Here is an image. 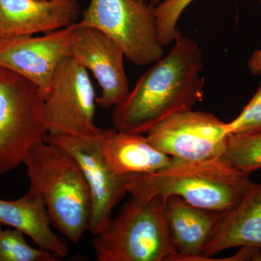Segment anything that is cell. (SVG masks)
Masks as SVG:
<instances>
[{
	"label": "cell",
	"mask_w": 261,
	"mask_h": 261,
	"mask_svg": "<svg viewBox=\"0 0 261 261\" xmlns=\"http://www.w3.org/2000/svg\"><path fill=\"white\" fill-rule=\"evenodd\" d=\"M229 135L226 123L211 113L192 110L168 117L146 133L156 148L184 161L221 158Z\"/></svg>",
	"instance_id": "cell-9"
},
{
	"label": "cell",
	"mask_w": 261,
	"mask_h": 261,
	"mask_svg": "<svg viewBox=\"0 0 261 261\" xmlns=\"http://www.w3.org/2000/svg\"><path fill=\"white\" fill-rule=\"evenodd\" d=\"M195 0H164L155 8L156 28L160 42L164 47L181 35L177 24L183 12Z\"/></svg>",
	"instance_id": "cell-19"
},
{
	"label": "cell",
	"mask_w": 261,
	"mask_h": 261,
	"mask_svg": "<svg viewBox=\"0 0 261 261\" xmlns=\"http://www.w3.org/2000/svg\"><path fill=\"white\" fill-rule=\"evenodd\" d=\"M108 130L101 129L94 135H48L46 140L64 149L80 165L90 191L88 231L93 236L106 227L113 209L128 193L126 178L113 172L103 156L102 141Z\"/></svg>",
	"instance_id": "cell-8"
},
{
	"label": "cell",
	"mask_w": 261,
	"mask_h": 261,
	"mask_svg": "<svg viewBox=\"0 0 261 261\" xmlns=\"http://www.w3.org/2000/svg\"><path fill=\"white\" fill-rule=\"evenodd\" d=\"M127 192L147 201L157 196H178L195 207L226 213L238 205L252 185L250 175L225 163L221 158L202 161L173 159L166 168L125 177Z\"/></svg>",
	"instance_id": "cell-2"
},
{
	"label": "cell",
	"mask_w": 261,
	"mask_h": 261,
	"mask_svg": "<svg viewBox=\"0 0 261 261\" xmlns=\"http://www.w3.org/2000/svg\"><path fill=\"white\" fill-rule=\"evenodd\" d=\"M44 94L37 85L0 68V175L13 171L49 133Z\"/></svg>",
	"instance_id": "cell-5"
},
{
	"label": "cell",
	"mask_w": 261,
	"mask_h": 261,
	"mask_svg": "<svg viewBox=\"0 0 261 261\" xmlns=\"http://www.w3.org/2000/svg\"><path fill=\"white\" fill-rule=\"evenodd\" d=\"M247 66L252 75H261V48L253 51L249 58Z\"/></svg>",
	"instance_id": "cell-21"
},
{
	"label": "cell",
	"mask_w": 261,
	"mask_h": 261,
	"mask_svg": "<svg viewBox=\"0 0 261 261\" xmlns=\"http://www.w3.org/2000/svg\"><path fill=\"white\" fill-rule=\"evenodd\" d=\"M80 15L79 0H0V40L64 28Z\"/></svg>",
	"instance_id": "cell-12"
},
{
	"label": "cell",
	"mask_w": 261,
	"mask_h": 261,
	"mask_svg": "<svg viewBox=\"0 0 261 261\" xmlns=\"http://www.w3.org/2000/svg\"><path fill=\"white\" fill-rule=\"evenodd\" d=\"M202 69L200 46L180 36L167 56L152 64L123 102L113 107V128L145 135L168 117L192 110L203 98Z\"/></svg>",
	"instance_id": "cell-1"
},
{
	"label": "cell",
	"mask_w": 261,
	"mask_h": 261,
	"mask_svg": "<svg viewBox=\"0 0 261 261\" xmlns=\"http://www.w3.org/2000/svg\"><path fill=\"white\" fill-rule=\"evenodd\" d=\"M42 1H48V0H42Z\"/></svg>",
	"instance_id": "cell-23"
},
{
	"label": "cell",
	"mask_w": 261,
	"mask_h": 261,
	"mask_svg": "<svg viewBox=\"0 0 261 261\" xmlns=\"http://www.w3.org/2000/svg\"><path fill=\"white\" fill-rule=\"evenodd\" d=\"M76 23L41 36L0 40V68L30 81L45 95L57 70L69 57Z\"/></svg>",
	"instance_id": "cell-10"
},
{
	"label": "cell",
	"mask_w": 261,
	"mask_h": 261,
	"mask_svg": "<svg viewBox=\"0 0 261 261\" xmlns=\"http://www.w3.org/2000/svg\"><path fill=\"white\" fill-rule=\"evenodd\" d=\"M237 247L261 249V183L252 182L241 202L223 215L206 243L203 260Z\"/></svg>",
	"instance_id": "cell-14"
},
{
	"label": "cell",
	"mask_w": 261,
	"mask_h": 261,
	"mask_svg": "<svg viewBox=\"0 0 261 261\" xmlns=\"http://www.w3.org/2000/svg\"><path fill=\"white\" fill-rule=\"evenodd\" d=\"M57 260L49 252L31 246L21 231L0 224V261Z\"/></svg>",
	"instance_id": "cell-18"
},
{
	"label": "cell",
	"mask_w": 261,
	"mask_h": 261,
	"mask_svg": "<svg viewBox=\"0 0 261 261\" xmlns=\"http://www.w3.org/2000/svg\"><path fill=\"white\" fill-rule=\"evenodd\" d=\"M70 58L93 74L101 89L99 107L108 109L123 102L129 92L124 68V54L100 31L77 25Z\"/></svg>",
	"instance_id": "cell-11"
},
{
	"label": "cell",
	"mask_w": 261,
	"mask_h": 261,
	"mask_svg": "<svg viewBox=\"0 0 261 261\" xmlns=\"http://www.w3.org/2000/svg\"><path fill=\"white\" fill-rule=\"evenodd\" d=\"M102 154L113 172L122 177L155 172L168 166L173 158L154 147L143 134L108 130Z\"/></svg>",
	"instance_id": "cell-16"
},
{
	"label": "cell",
	"mask_w": 261,
	"mask_h": 261,
	"mask_svg": "<svg viewBox=\"0 0 261 261\" xmlns=\"http://www.w3.org/2000/svg\"><path fill=\"white\" fill-rule=\"evenodd\" d=\"M0 224L21 231L38 247L49 252L59 260L68 255L69 248L66 240L53 231L44 201L30 189L17 200L0 199Z\"/></svg>",
	"instance_id": "cell-15"
},
{
	"label": "cell",
	"mask_w": 261,
	"mask_h": 261,
	"mask_svg": "<svg viewBox=\"0 0 261 261\" xmlns=\"http://www.w3.org/2000/svg\"><path fill=\"white\" fill-rule=\"evenodd\" d=\"M95 91L88 70L67 58L58 68L44 95V121L49 135H94Z\"/></svg>",
	"instance_id": "cell-7"
},
{
	"label": "cell",
	"mask_w": 261,
	"mask_h": 261,
	"mask_svg": "<svg viewBox=\"0 0 261 261\" xmlns=\"http://www.w3.org/2000/svg\"><path fill=\"white\" fill-rule=\"evenodd\" d=\"M224 214L195 207L178 196L166 199L165 217L177 261L203 260L206 243Z\"/></svg>",
	"instance_id": "cell-13"
},
{
	"label": "cell",
	"mask_w": 261,
	"mask_h": 261,
	"mask_svg": "<svg viewBox=\"0 0 261 261\" xmlns=\"http://www.w3.org/2000/svg\"><path fill=\"white\" fill-rule=\"evenodd\" d=\"M140 1H143V2H147V1L159 2V1H164V0H140Z\"/></svg>",
	"instance_id": "cell-22"
},
{
	"label": "cell",
	"mask_w": 261,
	"mask_h": 261,
	"mask_svg": "<svg viewBox=\"0 0 261 261\" xmlns=\"http://www.w3.org/2000/svg\"><path fill=\"white\" fill-rule=\"evenodd\" d=\"M29 189L42 197L51 225L72 243L88 231L92 211L90 191L74 158L51 142H40L27 154Z\"/></svg>",
	"instance_id": "cell-3"
},
{
	"label": "cell",
	"mask_w": 261,
	"mask_h": 261,
	"mask_svg": "<svg viewBox=\"0 0 261 261\" xmlns=\"http://www.w3.org/2000/svg\"><path fill=\"white\" fill-rule=\"evenodd\" d=\"M228 132L233 135L261 130V84L253 97L236 118L226 123Z\"/></svg>",
	"instance_id": "cell-20"
},
{
	"label": "cell",
	"mask_w": 261,
	"mask_h": 261,
	"mask_svg": "<svg viewBox=\"0 0 261 261\" xmlns=\"http://www.w3.org/2000/svg\"><path fill=\"white\" fill-rule=\"evenodd\" d=\"M77 25L100 31L138 66L154 64L164 56L156 28L155 8L146 2L90 0Z\"/></svg>",
	"instance_id": "cell-6"
},
{
	"label": "cell",
	"mask_w": 261,
	"mask_h": 261,
	"mask_svg": "<svg viewBox=\"0 0 261 261\" xmlns=\"http://www.w3.org/2000/svg\"><path fill=\"white\" fill-rule=\"evenodd\" d=\"M166 199L132 197L92 240L98 261H177L165 217Z\"/></svg>",
	"instance_id": "cell-4"
},
{
	"label": "cell",
	"mask_w": 261,
	"mask_h": 261,
	"mask_svg": "<svg viewBox=\"0 0 261 261\" xmlns=\"http://www.w3.org/2000/svg\"><path fill=\"white\" fill-rule=\"evenodd\" d=\"M221 159L247 174L260 169L261 130L242 135L230 134Z\"/></svg>",
	"instance_id": "cell-17"
}]
</instances>
